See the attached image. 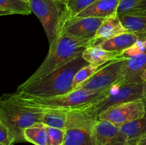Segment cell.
<instances>
[{
  "instance_id": "10",
  "label": "cell",
  "mask_w": 146,
  "mask_h": 145,
  "mask_svg": "<svg viewBox=\"0 0 146 145\" xmlns=\"http://www.w3.org/2000/svg\"><path fill=\"white\" fill-rule=\"evenodd\" d=\"M94 145H127L119 127L107 120L97 119L92 131Z\"/></svg>"
},
{
  "instance_id": "22",
  "label": "cell",
  "mask_w": 146,
  "mask_h": 145,
  "mask_svg": "<svg viewBox=\"0 0 146 145\" xmlns=\"http://www.w3.org/2000/svg\"><path fill=\"white\" fill-rule=\"evenodd\" d=\"M64 145H94L92 133L81 129H66Z\"/></svg>"
},
{
  "instance_id": "21",
  "label": "cell",
  "mask_w": 146,
  "mask_h": 145,
  "mask_svg": "<svg viewBox=\"0 0 146 145\" xmlns=\"http://www.w3.org/2000/svg\"><path fill=\"white\" fill-rule=\"evenodd\" d=\"M44 112L42 123L46 126L66 129L68 109H43Z\"/></svg>"
},
{
  "instance_id": "16",
  "label": "cell",
  "mask_w": 146,
  "mask_h": 145,
  "mask_svg": "<svg viewBox=\"0 0 146 145\" xmlns=\"http://www.w3.org/2000/svg\"><path fill=\"white\" fill-rule=\"evenodd\" d=\"M145 39L141 36L132 32H126L101 42L98 46L110 51L122 52L133 45L138 40Z\"/></svg>"
},
{
  "instance_id": "20",
  "label": "cell",
  "mask_w": 146,
  "mask_h": 145,
  "mask_svg": "<svg viewBox=\"0 0 146 145\" xmlns=\"http://www.w3.org/2000/svg\"><path fill=\"white\" fill-rule=\"evenodd\" d=\"M24 136L26 142L34 145H47L48 135L46 126L43 123H37L24 131Z\"/></svg>"
},
{
  "instance_id": "34",
  "label": "cell",
  "mask_w": 146,
  "mask_h": 145,
  "mask_svg": "<svg viewBox=\"0 0 146 145\" xmlns=\"http://www.w3.org/2000/svg\"><path fill=\"white\" fill-rule=\"evenodd\" d=\"M24 1H28V2H29V0H24Z\"/></svg>"
},
{
  "instance_id": "3",
  "label": "cell",
  "mask_w": 146,
  "mask_h": 145,
  "mask_svg": "<svg viewBox=\"0 0 146 145\" xmlns=\"http://www.w3.org/2000/svg\"><path fill=\"white\" fill-rule=\"evenodd\" d=\"M109 90L110 88L101 91H91L84 89L74 90L64 95L48 98L30 96L15 92L9 96L19 102L41 109H71L84 107L86 105L97 102L105 97Z\"/></svg>"
},
{
  "instance_id": "5",
  "label": "cell",
  "mask_w": 146,
  "mask_h": 145,
  "mask_svg": "<svg viewBox=\"0 0 146 145\" xmlns=\"http://www.w3.org/2000/svg\"><path fill=\"white\" fill-rule=\"evenodd\" d=\"M143 82L129 85L114 84L108 93L94 103L89 104L83 109L89 114L93 118L98 119V115L108 108L123 102L143 99Z\"/></svg>"
},
{
  "instance_id": "32",
  "label": "cell",
  "mask_w": 146,
  "mask_h": 145,
  "mask_svg": "<svg viewBox=\"0 0 146 145\" xmlns=\"http://www.w3.org/2000/svg\"><path fill=\"white\" fill-rule=\"evenodd\" d=\"M143 81L146 80V69H145V72H144L143 75Z\"/></svg>"
},
{
  "instance_id": "7",
  "label": "cell",
  "mask_w": 146,
  "mask_h": 145,
  "mask_svg": "<svg viewBox=\"0 0 146 145\" xmlns=\"http://www.w3.org/2000/svg\"><path fill=\"white\" fill-rule=\"evenodd\" d=\"M104 18L94 17H72L62 20L58 34H62L94 44L97 31Z\"/></svg>"
},
{
  "instance_id": "28",
  "label": "cell",
  "mask_w": 146,
  "mask_h": 145,
  "mask_svg": "<svg viewBox=\"0 0 146 145\" xmlns=\"http://www.w3.org/2000/svg\"><path fill=\"white\" fill-rule=\"evenodd\" d=\"M143 40L139 39L131 46L121 53V58H129L141 55L146 52V48L143 44Z\"/></svg>"
},
{
  "instance_id": "31",
  "label": "cell",
  "mask_w": 146,
  "mask_h": 145,
  "mask_svg": "<svg viewBox=\"0 0 146 145\" xmlns=\"http://www.w3.org/2000/svg\"><path fill=\"white\" fill-rule=\"evenodd\" d=\"M55 1H58V2L61 3V4L66 5V4L68 2V1H69V0H55Z\"/></svg>"
},
{
  "instance_id": "6",
  "label": "cell",
  "mask_w": 146,
  "mask_h": 145,
  "mask_svg": "<svg viewBox=\"0 0 146 145\" xmlns=\"http://www.w3.org/2000/svg\"><path fill=\"white\" fill-rule=\"evenodd\" d=\"M29 2L42 24L50 45L58 32L65 14V5L55 0H29Z\"/></svg>"
},
{
  "instance_id": "25",
  "label": "cell",
  "mask_w": 146,
  "mask_h": 145,
  "mask_svg": "<svg viewBox=\"0 0 146 145\" xmlns=\"http://www.w3.org/2000/svg\"><path fill=\"white\" fill-rule=\"evenodd\" d=\"M98 0H69L65 5V14L63 19L72 18Z\"/></svg>"
},
{
  "instance_id": "4",
  "label": "cell",
  "mask_w": 146,
  "mask_h": 145,
  "mask_svg": "<svg viewBox=\"0 0 146 145\" xmlns=\"http://www.w3.org/2000/svg\"><path fill=\"white\" fill-rule=\"evenodd\" d=\"M43 109L20 102L7 95L0 102V119L11 129L17 142H26L24 131L37 123H42Z\"/></svg>"
},
{
  "instance_id": "24",
  "label": "cell",
  "mask_w": 146,
  "mask_h": 145,
  "mask_svg": "<svg viewBox=\"0 0 146 145\" xmlns=\"http://www.w3.org/2000/svg\"><path fill=\"white\" fill-rule=\"evenodd\" d=\"M96 66L93 64H89L81 68L74 76L72 85V91L74 90L81 84L84 83L89 78H91L96 72H98L100 69L104 66Z\"/></svg>"
},
{
  "instance_id": "29",
  "label": "cell",
  "mask_w": 146,
  "mask_h": 145,
  "mask_svg": "<svg viewBox=\"0 0 146 145\" xmlns=\"http://www.w3.org/2000/svg\"><path fill=\"white\" fill-rule=\"evenodd\" d=\"M136 145H146V134L137 142Z\"/></svg>"
},
{
  "instance_id": "9",
  "label": "cell",
  "mask_w": 146,
  "mask_h": 145,
  "mask_svg": "<svg viewBox=\"0 0 146 145\" xmlns=\"http://www.w3.org/2000/svg\"><path fill=\"white\" fill-rule=\"evenodd\" d=\"M146 114V105L143 99L123 102L108 108L98 115V119L111 122L118 127L143 117Z\"/></svg>"
},
{
  "instance_id": "8",
  "label": "cell",
  "mask_w": 146,
  "mask_h": 145,
  "mask_svg": "<svg viewBox=\"0 0 146 145\" xmlns=\"http://www.w3.org/2000/svg\"><path fill=\"white\" fill-rule=\"evenodd\" d=\"M123 63V58L108 63L91 78L81 84L75 90L101 91L109 89L122 78Z\"/></svg>"
},
{
  "instance_id": "17",
  "label": "cell",
  "mask_w": 146,
  "mask_h": 145,
  "mask_svg": "<svg viewBox=\"0 0 146 145\" xmlns=\"http://www.w3.org/2000/svg\"><path fill=\"white\" fill-rule=\"evenodd\" d=\"M120 130L127 139V145H136L137 142L146 134V114L143 117L123 125Z\"/></svg>"
},
{
  "instance_id": "23",
  "label": "cell",
  "mask_w": 146,
  "mask_h": 145,
  "mask_svg": "<svg viewBox=\"0 0 146 145\" xmlns=\"http://www.w3.org/2000/svg\"><path fill=\"white\" fill-rule=\"evenodd\" d=\"M146 12V0H120L117 14L119 17Z\"/></svg>"
},
{
  "instance_id": "33",
  "label": "cell",
  "mask_w": 146,
  "mask_h": 145,
  "mask_svg": "<svg viewBox=\"0 0 146 145\" xmlns=\"http://www.w3.org/2000/svg\"><path fill=\"white\" fill-rule=\"evenodd\" d=\"M143 44L144 46H145V48H146V38H145V39L143 40Z\"/></svg>"
},
{
  "instance_id": "18",
  "label": "cell",
  "mask_w": 146,
  "mask_h": 145,
  "mask_svg": "<svg viewBox=\"0 0 146 145\" xmlns=\"http://www.w3.org/2000/svg\"><path fill=\"white\" fill-rule=\"evenodd\" d=\"M120 19L128 32L135 33L146 38V12L123 16Z\"/></svg>"
},
{
  "instance_id": "30",
  "label": "cell",
  "mask_w": 146,
  "mask_h": 145,
  "mask_svg": "<svg viewBox=\"0 0 146 145\" xmlns=\"http://www.w3.org/2000/svg\"><path fill=\"white\" fill-rule=\"evenodd\" d=\"M143 100L145 102L146 105V80L144 81L143 82Z\"/></svg>"
},
{
  "instance_id": "13",
  "label": "cell",
  "mask_w": 146,
  "mask_h": 145,
  "mask_svg": "<svg viewBox=\"0 0 146 145\" xmlns=\"http://www.w3.org/2000/svg\"><path fill=\"white\" fill-rule=\"evenodd\" d=\"M120 0H98L74 17L106 18L117 14Z\"/></svg>"
},
{
  "instance_id": "14",
  "label": "cell",
  "mask_w": 146,
  "mask_h": 145,
  "mask_svg": "<svg viewBox=\"0 0 146 145\" xmlns=\"http://www.w3.org/2000/svg\"><path fill=\"white\" fill-rule=\"evenodd\" d=\"M81 55L88 63L103 66L111 61L120 59L121 52L107 51L98 45H91L84 49Z\"/></svg>"
},
{
  "instance_id": "1",
  "label": "cell",
  "mask_w": 146,
  "mask_h": 145,
  "mask_svg": "<svg viewBox=\"0 0 146 145\" xmlns=\"http://www.w3.org/2000/svg\"><path fill=\"white\" fill-rule=\"evenodd\" d=\"M88 64L81 55L41 79L27 85L21 84L16 92L38 98L68 93L72 91L73 81L76 72Z\"/></svg>"
},
{
  "instance_id": "2",
  "label": "cell",
  "mask_w": 146,
  "mask_h": 145,
  "mask_svg": "<svg viewBox=\"0 0 146 145\" xmlns=\"http://www.w3.org/2000/svg\"><path fill=\"white\" fill-rule=\"evenodd\" d=\"M92 45L90 41H81L62 34H58L52 44L46 57L38 69L21 85H27L41 79L55 70L82 55L87 47Z\"/></svg>"
},
{
  "instance_id": "27",
  "label": "cell",
  "mask_w": 146,
  "mask_h": 145,
  "mask_svg": "<svg viewBox=\"0 0 146 145\" xmlns=\"http://www.w3.org/2000/svg\"><path fill=\"white\" fill-rule=\"evenodd\" d=\"M16 143V137L8 125L0 119V145H13Z\"/></svg>"
},
{
  "instance_id": "19",
  "label": "cell",
  "mask_w": 146,
  "mask_h": 145,
  "mask_svg": "<svg viewBox=\"0 0 146 145\" xmlns=\"http://www.w3.org/2000/svg\"><path fill=\"white\" fill-rule=\"evenodd\" d=\"M32 12L29 2L24 0H0V15H29Z\"/></svg>"
},
{
  "instance_id": "15",
  "label": "cell",
  "mask_w": 146,
  "mask_h": 145,
  "mask_svg": "<svg viewBox=\"0 0 146 145\" xmlns=\"http://www.w3.org/2000/svg\"><path fill=\"white\" fill-rule=\"evenodd\" d=\"M96 121L97 119L93 118L82 107L68 109L66 129H81L92 133Z\"/></svg>"
},
{
  "instance_id": "11",
  "label": "cell",
  "mask_w": 146,
  "mask_h": 145,
  "mask_svg": "<svg viewBox=\"0 0 146 145\" xmlns=\"http://www.w3.org/2000/svg\"><path fill=\"white\" fill-rule=\"evenodd\" d=\"M123 59L122 78L116 83L129 85L144 82L143 75L146 69V52L137 56Z\"/></svg>"
},
{
  "instance_id": "12",
  "label": "cell",
  "mask_w": 146,
  "mask_h": 145,
  "mask_svg": "<svg viewBox=\"0 0 146 145\" xmlns=\"http://www.w3.org/2000/svg\"><path fill=\"white\" fill-rule=\"evenodd\" d=\"M128 32L123 25L118 14H114L104 18L97 31L94 39L93 45H98L103 41L110 39L118 35Z\"/></svg>"
},
{
  "instance_id": "26",
  "label": "cell",
  "mask_w": 146,
  "mask_h": 145,
  "mask_svg": "<svg viewBox=\"0 0 146 145\" xmlns=\"http://www.w3.org/2000/svg\"><path fill=\"white\" fill-rule=\"evenodd\" d=\"M48 139L47 145H64L66 129L46 126Z\"/></svg>"
}]
</instances>
